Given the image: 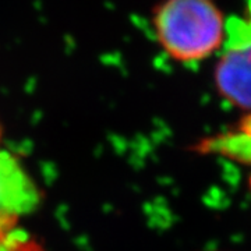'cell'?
<instances>
[{
  "label": "cell",
  "instance_id": "6da1fadb",
  "mask_svg": "<svg viewBox=\"0 0 251 251\" xmlns=\"http://www.w3.org/2000/svg\"><path fill=\"white\" fill-rule=\"evenodd\" d=\"M155 36L173 60L197 63L225 44L226 24L214 0H163L152 13Z\"/></svg>",
  "mask_w": 251,
  "mask_h": 251
},
{
  "label": "cell",
  "instance_id": "7a4b0ae2",
  "mask_svg": "<svg viewBox=\"0 0 251 251\" xmlns=\"http://www.w3.org/2000/svg\"><path fill=\"white\" fill-rule=\"evenodd\" d=\"M230 42L216 63L214 80L219 95L232 106L251 112V36L229 29Z\"/></svg>",
  "mask_w": 251,
  "mask_h": 251
},
{
  "label": "cell",
  "instance_id": "3957f363",
  "mask_svg": "<svg viewBox=\"0 0 251 251\" xmlns=\"http://www.w3.org/2000/svg\"><path fill=\"white\" fill-rule=\"evenodd\" d=\"M39 201V190L23 165L11 153L0 151V229L35 211Z\"/></svg>",
  "mask_w": 251,
  "mask_h": 251
},
{
  "label": "cell",
  "instance_id": "277c9868",
  "mask_svg": "<svg viewBox=\"0 0 251 251\" xmlns=\"http://www.w3.org/2000/svg\"><path fill=\"white\" fill-rule=\"evenodd\" d=\"M194 151L251 168V116L243 119L234 128L200 140Z\"/></svg>",
  "mask_w": 251,
  "mask_h": 251
}]
</instances>
